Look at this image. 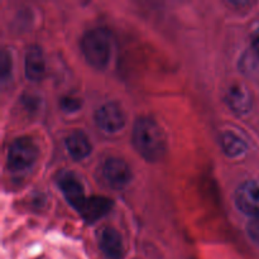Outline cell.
<instances>
[{"instance_id":"obj_1","label":"cell","mask_w":259,"mask_h":259,"mask_svg":"<svg viewBox=\"0 0 259 259\" xmlns=\"http://www.w3.org/2000/svg\"><path fill=\"white\" fill-rule=\"evenodd\" d=\"M138 153L148 162H158L167 151V139L164 132L157 121L151 118H139L136 121L132 136Z\"/></svg>"},{"instance_id":"obj_2","label":"cell","mask_w":259,"mask_h":259,"mask_svg":"<svg viewBox=\"0 0 259 259\" xmlns=\"http://www.w3.org/2000/svg\"><path fill=\"white\" fill-rule=\"evenodd\" d=\"M81 51L93 67L103 70L108 66L111 56V35L105 28H94L86 32L81 39Z\"/></svg>"},{"instance_id":"obj_3","label":"cell","mask_w":259,"mask_h":259,"mask_svg":"<svg viewBox=\"0 0 259 259\" xmlns=\"http://www.w3.org/2000/svg\"><path fill=\"white\" fill-rule=\"evenodd\" d=\"M39 156L37 144L29 137L14 139L8 149V167L14 174L28 171Z\"/></svg>"},{"instance_id":"obj_4","label":"cell","mask_w":259,"mask_h":259,"mask_svg":"<svg viewBox=\"0 0 259 259\" xmlns=\"http://www.w3.org/2000/svg\"><path fill=\"white\" fill-rule=\"evenodd\" d=\"M96 125L105 133H118L125 126V114L118 103L103 104L95 113Z\"/></svg>"},{"instance_id":"obj_5","label":"cell","mask_w":259,"mask_h":259,"mask_svg":"<svg viewBox=\"0 0 259 259\" xmlns=\"http://www.w3.org/2000/svg\"><path fill=\"white\" fill-rule=\"evenodd\" d=\"M234 201L243 214L259 218V184L255 181H247L238 187L234 195Z\"/></svg>"},{"instance_id":"obj_6","label":"cell","mask_w":259,"mask_h":259,"mask_svg":"<svg viewBox=\"0 0 259 259\" xmlns=\"http://www.w3.org/2000/svg\"><path fill=\"white\" fill-rule=\"evenodd\" d=\"M103 177L113 189H124L132 180L128 163L118 157H110L103 164Z\"/></svg>"},{"instance_id":"obj_7","label":"cell","mask_w":259,"mask_h":259,"mask_svg":"<svg viewBox=\"0 0 259 259\" xmlns=\"http://www.w3.org/2000/svg\"><path fill=\"white\" fill-rule=\"evenodd\" d=\"M98 243L101 253L106 259H123V239L118 230L111 227H104L98 234Z\"/></svg>"},{"instance_id":"obj_8","label":"cell","mask_w":259,"mask_h":259,"mask_svg":"<svg viewBox=\"0 0 259 259\" xmlns=\"http://www.w3.org/2000/svg\"><path fill=\"white\" fill-rule=\"evenodd\" d=\"M60 189L62 191L63 196L67 200L68 204L76 209L77 211H80L81 207L85 204L86 199L85 196V190H83L82 184L80 182V180L76 176H73L72 174H63L61 176L60 181Z\"/></svg>"},{"instance_id":"obj_9","label":"cell","mask_w":259,"mask_h":259,"mask_svg":"<svg viewBox=\"0 0 259 259\" xmlns=\"http://www.w3.org/2000/svg\"><path fill=\"white\" fill-rule=\"evenodd\" d=\"M228 106L235 114H247L252 109V95L244 85L239 82L232 83L225 94Z\"/></svg>"},{"instance_id":"obj_10","label":"cell","mask_w":259,"mask_h":259,"mask_svg":"<svg viewBox=\"0 0 259 259\" xmlns=\"http://www.w3.org/2000/svg\"><path fill=\"white\" fill-rule=\"evenodd\" d=\"M24 70L25 76L30 81L37 82L45 77L46 60L42 48L38 47V46H32V47L28 48L27 53H25Z\"/></svg>"},{"instance_id":"obj_11","label":"cell","mask_w":259,"mask_h":259,"mask_svg":"<svg viewBox=\"0 0 259 259\" xmlns=\"http://www.w3.org/2000/svg\"><path fill=\"white\" fill-rule=\"evenodd\" d=\"M111 207H113V201L108 197L91 196L86 199L85 204L78 212L85 219V222L93 224L105 217L110 211Z\"/></svg>"},{"instance_id":"obj_12","label":"cell","mask_w":259,"mask_h":259,"mask_svg":"<svg viewBox=\"0 0 259 259\" xmlns=\"http://www.w3.org/2000/svg\"><path fill=\"white\" fill-rule=\"evenodd\" d=\"M66 149L73 159L80 161L91 153V143L83 132L75 131L66 138Z\"/></svg>"},{"instance_id":"obj_13","label":"cell","mask_w":259,"mask_h":259,"mask_svg":"<svg viewBox=\"0 0 259 259\" xmlns=\"http://www.w3.org/2000/svg\"><path fill=\"white\" fill-rule=\"evenodd\" d=\"M220 144H222L223 152L232 158L243 156L248 148L244 139L238 134L233 133V132H227V133L223 134L222 138H220Z\"/></svg>"},{"instance_id":"obj_14","label":"cell","mask_w":259,"mask_h":259,"mask_svg":"<svg viewBox=\"0 0 259 259\" xmlns=\"http://www.w3.org/2000/svg\"><path fill=\"white\" fill-rule=\"evenodd\" d=\"M60 106L65 113H75L81 108V100L72 98V96H66V98L61 99Z\"/></svg>"},{"instance_id":"obj_15","label":"cell","mask_w":259,"mask_h":259,"mask_svg":"<svg viewBox=\"0 0 259 259\" xmlns=\"http://www.w3.org/2000/svg\"><path fill=\"white\" fill-rule=\"evenodd\" d=\"M0 68H2V80L5 82L12 73V57L7 50L2 52V67Z\"/></svg>"},{"instance_id":"obj_16","label":"cell","mask_w":259,"mask_h":259,"mask_svg":"<svg viewBox=\"0 0 259 259\" xmlns=\"http://www.w3.org/2000/svg\"><path fill=\"white\" fill-rule=\"evenodd\" d=\"M248 235L250 237V239L259 245V218L257 219H253L252 222L248 224Z\"/></svg>"},{"instance_id":"obj_17","label":"cell","mask_w":259,"mask_h":259,"mask_svg":"<svg viewBox=\"0 0 259 259\" xmlns=\"http://www.w3.org/2000/svg\"><path fill=\"white\" fill-rule=\"evenodd\" d=\"M252 46H253V50L255 51V53L259 56V28L254 30L252 35Z\"/></svg>"}]
</instances>
